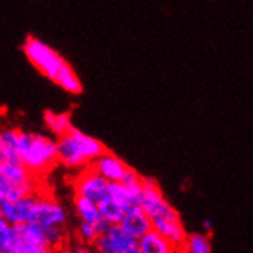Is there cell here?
Returning <instances> with one entry per match:
<instances>
[{"instance_id": "1", "label": "cell", "mask_w": 253, "mask_h": 253, "mask_svg": "<svg viewBox=\"0 0 253 253\" xmlns=\"http://www.w3.org/2000/svg\"><path fill=\"white\" fill-rule=\"evenodd\" d=\"M26 58L42 76L52 80L57 86L72 95H79L83 91L82 80L74 68L46 42L34 36H29L23 43Z\"/></svg>"}, {"instance_id": "2", "label": "cell", "mask_w": 253, "mask_h": 253, "mask_svg": "<svg viewBox=\"0 0 253 253\" xmlns=\"http://www.w3.org/2000/svg\"><path fill=\"white\" fill-rule=\"evenodd\" d=\"M58 165L72 170L91 166V163L106 151L105 144L74 126L68 133L55 138Z\"/></svg>"}, {"instance_id": "3", "label": "cell", "mask_w": 253, "mask_h": 253, "mask_svg": "<svg viewBox=\"0 0 253 253\" xmlns=\"http://www.w3.org/2000/svg\"><path fill=\"white\" fill-rule=\"evenodd\" d=\"M19 160L34 176H44L58 165L55 138L36 132L22 130L19 143Z\"/></svg>"}, {"instance_id": "4", "label": "cell", "mask_w": 253, "mask_h": 253, "mask_svg": "<svg viewBox=\"0 0 253 253\" xmlns=\"http://www.w3.org/2000/svg\"><path fill=\"white\" fill-rule=\"evenodd\" d=\"M40 189V178L20 161H0V203L31 195Z\"/></svg>"}, {"instance_id": "5", "label": "cell", "mask_w": 253, "mask_h": 253, "mask_svg": "<svg viewBox=\"0 0 253 253\" xmlns=\"http://www.w3.org/2000/svg\"><path fill=\"white\" fill-rule=\"evenodd\" d=\"M5 253H55L48 243L44 230L36 222L11 226V236Z\"/></svg>"}, {"instance_id": "6", "label": "cell", "mask_w": 253, "mask_h": 253, "mask_svg": "<svg viewBox=\"0 0 253 253\" xmlns=\"http://www.w3.org/2000/svg\"><path fill=\"white\" fill-rule=\"evenodd\" d=\"M140 209L151 218H180L173 206L165 198L160 186L152 178H143L140 193Z\"/></svg>"}, {"instance_id": "7", "label": "cell", "mask_w": 253, "mask_h": 253, "mask_svg": "<svg viewBox=\"0 0 253 253\" xmlns=\"http://www.w3.org/2000/svg\"><path fill=\"white\" fill-rule=\"evenodd\" d=\"M69 215L66 207L51 193L40 189L37 193L31 222H36L42 227H65Z\"/></svg>"}, {"instance_id": "8", "label": "cell", "mask_w": 253, "mask_h": 253, "mask_svg": "<svg viewBox=\"0 0 253 253\" xmlns=\"http://www.w3.org/2000/svg\"><path fill=\"white\" fill-rule=\"evenodd\" d=\"M95 253H138V240L118 224H111L92 243Z\"/></svg>"}, {"instance_id": "9", "label": "cell", "mask_w": 253, "mask_h": 253, "mask_svg": "<svg viewBox=\"0 0 253 253\" xmlns=\"http://www.w3.org/2000/svg\"><path fill=\"white\" fill-rule=\"evenodd\" d=\"M74 192L76 195L100 203L109 195V181L100 176L91 166L83 168L74 178Z\"/></svg>"}, {"instance_id": "10", "label": "cell", "mask_w": 253, "mask_h": 253, "mask_svg": "<svg viewBox=\"0 0 253 253\" xmlns=\"http://www.w3.org/2000/svg\"><path fill=\"white\" fill-rule=\"evenodd\" d=\"M37 193L39 192L17 198V200H6L0 203V212H2L8 224L19 226V224L31 222L34 206L37 201Z\"/></svg>"}, {"instance_id": "11", "label": "cell", "mask_w": 253, "mask_h": 253, "mask_svg": "<svg viewBox=\"0 0 253 253\" xmlns=\"http://www.w3.org/2000/svg\"><path fill=\"white\" fill-rule=\"evenodd\" d=\"M91 168L109 183H120L129 170L126 163L114 152H109L108 149L91 163Z\"/></svg>"}, {"instance_id": "12", "label": "cell", "mask_w": 253, "mask_h": 253, "mask_svg": "<svg viewBox=\"0 0 253 253\" xmlns=\"http://www.w3.org/2000/svg\"><path fill=\"white\" fill-rule=\"evenodd\" d=\"M118 226H120L127 235L140 240L143 235H146L149 230H152V219L149 218L140 207H135V209L126 211L123 213L122 219L118 221Z\"/></svg>"}, {"instance_id": "13", "label": "cell", "mask_w": 253, "mask_h": 253, "mask_svg": "<svg viewBox=\"0 0 253 253\" xmlns=\"http://www.w3.org/2000/svg\"><path fill=\"white\" fill-rule=\"evenodd\" d=\"M152 229L165 236L173 246H180L186 238V229L180 218H157L152 219Z\"/></svg>"}, {"instance_id": "14", "label": "cell", "mask_w": 253, "mask_h": 253, "mask_svg": "<svg viewBox=\"0 0 253 253\" xmlns=\"http://www.w3.org/2000/svg\"><path fill=\"white\" fill-rule=\"evenodd\" d=\"M22 129L3 126L0 127V161H20L19 143Z\"/></svg>"}, {"instance_id": "15", "label": "cell", "mask_w": 253, "mask_h": 253, "mask_svg": "<svg viewBox=\"0 0 253 253\" xmlns=\"http://www.w3.org/2000/svg\"><path fill=\"white\" fill-rule=\"evenodd\" d=\"M138 253H178V250L176 246L152 229L138 240Z\"/></svg>"}, {"instance_id": "16", "label": "cell", "mask_w": 253, "mask_h": 253, "mask_svg": "<svg viewBox=\"0 0 253 253\" xmlns=\"http://www.w3.org/2000/svg\"><path fill=\"white\" fill-rule=\"evenodd\" d=\"M140 193L141 192H135L129 189L126 184L120 183H109V198H112L122 209L130 211L135 209V207H140Z\"/></svg>"}, {"instance_id": "17", "label": "cell", "mask_w": 253, "mask_h": 253, "mask_svg": "<svg viewBox=\"0 0 253 253\" xmlns=\"http://www.w3.org/2000/svg\"><path fill=\"white\" fill-rule=\"evenodd\" d=\"M43 120H44L46 127L49 129V132L55 138L65 135V133H68L74 127V123H72V118H71L69 112L46 111L43 114Z\"/></svg>"}, {"instance_id": "18", "label": "cell", "mask_w": 253, "mask_h": 253, "mask_svg": "<svg viewBox=\"0 0 253 253\" xmlns=\"http://www.w3.org/2000/svg\"><path fill=\"white\" fill-rule=\"evenodd\" d=\"M176 250L178 253H212V240L207 233L186 235L184 241Z\"/></svg>"}, {"instance_id": "19", "label": "cell", "mask_w": 253, "mask_h": 253, "mask_svg": "<svg viewBox=\"0 0 253 253\" xmlns=\"http://www.w3.org/2000/svg\"><path fill=\"white\" fill-rule=\"evenodd\" d=\"M74 209H76V213L82 222L97 224V222L101 219L97 203L87 200V198H83L79 195L74 197Z\"/></svg>"}, {"instance_id": "20", "label": "cell", "mask_w": 253, "mask_h": 253, "mask_svg": "<svg viewBox=\"0 0 253 253\" xmlns=\"http://www.w3.org/2000/svg\"><path fill=\"white\" fill-rule=\"evenodd\" d=\"M98 206V212L103 221H106L108 224H118V221L122 219L125 211L118 206L112 198L106 197L105 200H101L100 203H97Z\"/></svg>"}, {"instance_id": "21", "label": "cell", "mask_w": 253, "mask_h": 253, "mask_svg": "<svg viewBox=\"0 0 253 253\" xmlns=\"http://www.w3.org/2000/svg\"><path fill=\"white\" fill-rule=\"evenodd\" d=\"M76 233H77V238L80 240V243H84V244H92L95 241V238L98 236L94 224H89V222H82V221H80V224L77 226Z\"/></svg>"}, {"instance_id": "22", "label": "cell", "mask_w": 253, "mask_h": 253, "mask_svg": "<svg viewBox=\"0 0 253 253\" xmlns=\"http://www.w3.org/2000/svg\"><path fill=\"white\" fill-rule=\"evenodd\" d=\"M71 253H92V250L89 249V246H87V244H84V243H79L77 246H74V247H72Z\"/></svg>"}, {"instance_id": "23", "label": "cell", "mask_w": 253, "mask_h": 253, "mask_svg": "<svg viewBox=\"0 0 253 253\" xmlns=\"http://www.w3.org/2000/svg\"><path fill=\"white\" fill-rule=\"evenodd\" d=\"M203 229H204V232L209 235L211 232H212V222L211 221H204L203 222Z\"/></svg>"}, {"instance_id": "24", "label": "cell", "mask_w": 253, "mask_h": 253, "mask_svg": "<svg viewBox=\"0 0 253 253\" xmlns=\"http://www.w3.org/2000/svg\"><path fill=\"white\" fill-rule=\"evenodd\" d=\"M2 253H5V252H2Z\"/></svg>"}]
</instances>
